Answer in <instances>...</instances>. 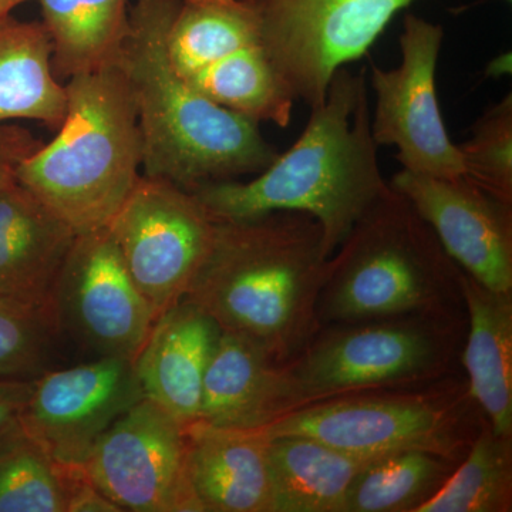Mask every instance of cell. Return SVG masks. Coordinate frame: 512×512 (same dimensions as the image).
Wrapping results in <instances>:
<instances>
[{
    "label": "cell",
    "instance_id": "cell-1",
    "mask_svg": "<svg viewBox=\"0 0 512 512\" xmlns=\"http://www.w3.org/2000/svg\"><path fill=\"white\" fill-rule=\"evenodd\" d=\"M372 134L366 69L342 67L301 136L249 181L204 185L192 194L217 221H245L278 211L319 222L332 256L356 222L389 191Z\"/></svg>",
    "mask_w": 512,
    "mask_h": 512
},
{
    "label": "cell",
    "instance_id": "cell-2",
    "mask_svg": "<svg viewBox=\"0 0 512 512\" xmlns=\"http://www.w3.org/2000/svg\"><path fill=\"white\" fill-rule=\"evenodd\" d=\"M329 258L319 222L303 212L217 221L210 254L185 299L222 330L288 362L322 328L318 306Z\"/></svg>",
    "mask_w": 512,
    "mask_h": 512
},
{
    "label": "cell",
    "instance_id": "cell-3",
    "mask_svg": "<svg viewBox=\"0 0 512 512\" xmlns=\"http://www.w3.org/2000/svg\"><path fill=\"white\" fill-rule=\"evenodd\" d=\"M181 0H134L121 64L136 103L144 175L187 191L259 174L279 151L259 124L224 109L178 73L167 37Z\"/></svg>",
    "mask_w": 512,
    "mask_h": 512
},
{
    "label": "cell",
    "instance_id": "cell-4",
    "mask_svg": "<svg viewBox=\"0 0 512 512\" xmlns=\"http://www.w3.org/2000/svg\"><path fill=\"white\" fill-rule=\"evenodd\" d=\"M56 137L20 165L16 181L76 232L106 228L143 165L137 109L121 59L64 84Z\"/></svg>",
    "mask_w": 512,
    "mask_h": 512
},
{
    "label": "cell",
    "instance_id": "cell-5",
    "mask_svg": "<svg viewBox=\"0 0 512 512\" xmlns=\"http://www.w3.org/2000/svg\"><path fill=\"white\" fill-rule=\"evenodd\" d=\"M318 315L320 326L412 315L466 319L461 268L390 187L330 256Z\"/></svg>",
    "mask_w": 512,
    "mask_h": 512
},
{
    "label": "cell",
    "instance_id": "cell-6",
    "mask_svg": "<svg viewBox=\"0 0 512 512\" xmlns=\"http://www.w3.org/2000/svg\"><path fill=\"white\" fill-rule=\"evenodd\" d=\"M467 318L399 316L322 326L278 366V419L336 397L457 376ZM275 421V420H274Z\"/></svg>",
    "mask_w": 512,
    "mask_h": 512
},
{
    "label": "cell",
    "instance_id": "cell-7",
    "mask_svg": "<svg viewBox=\"0 0 512 512\" xmlns=\"http://www.w3.org/2000/svg\"><path fill=\"white\" fill-rule=\"evenodd\" d=\"M485 417L466 379L336 397L279 417L266 436H305L349 453L382 457L429 451L460 461Z\"/></svg>",
    "mask_w": 512,
    "mask_h": 512
},
{
    "label": "cell",
    "instance_id": "cell-8",
    "mask_svg": "<svg viewBox=\"0 0 512 512\" xmlns=\"http://www.w3.org/2000/svg\"><path fill=\"white\" fill-rule=\"evenodd\" d=\"M107 228L157 319L187 296L217 221L192 192L141 174Z\"/></svg>",
    "mask_w": 512,
    "mask_h": 512
},
{
    "label": "cell",
    "instance_id": "cell-9",
    "mask_svg": "<svg viewBox=\"0 0 512 512\" xmlns=\"http://www.w3.org/2000/svg\"><path fill=\"white\" fill-rule=\"evenodd\" d=\"M414 0H258L262 45L296 100L322 104L333 76L365 56Z\"/></svg>",
    "mask_w": 512,
    "mask_h": 512
},
{
    "label": "cell",
    "instance_id": "cell-10",
    "mask_svg": "<svg viewBox=\"0 0 512 512\" xmlns=\"http://www.w3.org/2000/svg\"><path fill=\"white\" fill-rule=\"evenodd\" d=\"M444 29L407 13L400 35L402 62L394 69L372 64L370 86L376 96L372 134L377 146L397 148L403 170L431 177L464 175L457 144L448 136L436 73Z\"/></svg>",
    "mask_w": 512,
    "mask_h": 512
},
{
    "label": "cell",
    "instance_id": "cell-11",
    "mask_svg": "<svg viewBox=\"0 0 512 512\" xmlns=\"http://www.w3.org/2000/svg\"><path fill=\"white\" fill-rule=\"evenodd\" d=\"M80 468L120 511L201 512L188 480L184 426L147 397L101 434Z\"/></svg>",
    "mask_w": 512,
    "mask_h": 512
},
{
    "label": "cell",
    "instance_id": "cell-12",
    "mask_svg": "<svg viewBox=\"0 0 512 512\" xmlns=\"http://www.w3.org/2000/svg\"><path fill=\"white\" fill-rule=\"evenodd\" d=\"M57 332L99 356L134 362L150 335L156 315L130 272L109 228L84 232L74 239L53 298Z\"/></svg>",
    "mask_w": 512,
    "mask_h": 512
},
{
    "label": "cell",
    "instance_id": "cell-13",
    "mask_svg": "<svg viewBox=\"0 0 512 512\" xmlns=\"http://www.w3.org/2000/svg\"><path fill=\"white\" fill-rule=\"evenodd\" d=\"M141 397L131 360L99 356L32 380L19 423L57 464L80 467L101 434Z\"/></svg>",
    "mask_w": 512,
    "mask_h": 512
},
{
    "label": "cell",
    "instance_id": "cell-14",
    "mask_svg": "<svg viewBox=\"0 0 512 512\" xmlns=\"http://www.w3.org/2000/svg\"><path fill=\"white\" fill-rule=\"evenodd\" d=\"M389 184L433 229L458 268L491 291L512 293V202L466 175L441 178L402 170Z\"/></svg>",
    "mask_w": 512,
    "mask_h": 512
},
{
    "label": "cell",
    "instance_id": "cell-15",
    "mask_svg": "<svg viewBox=\"0 0 512 512\" xmlns=\"http://www.w3.org/2000/svg\"><path fill=\"white\" fill-rule=\"evenodd\" d=\"M188 480L201 512H275L269 437L195 420L184 427Z\"/></svg>",
    "mask_w": 512,
    "mask_h": 512
},
{
    "label": "cell",
    "instance_id": "cell-16",
    "mask_svg": "<svg viewBox=\"0 0 512 512\" xmlns=\"http://www.w3.org/2000/svg\"><path fill=\"white\" fill-rule=\"evenodd\" d=\"M221 328L183 299L158 316L133 365L143 396L183 426L198 420L202 389Z\"/></svg>",
    "mask_w": 512,
    "mask_h": 512
},
{
    "label": "cell",
    "instance_id": "cell-17",
    "mask_svg": "<svg viewBox=\"0 0 512 512\" xmlns=\"http://www.w3.org/2000/svg\"><path fill=\"white\" fill-rule=\"evenodd\" d=\"M76 237L69 225L18 181L3 188L0 296L26 303L53 318L57 281Z\"/></svg>",
    "mask_w": 512,
    "mask_h": 512
},
{
    "label": "cell",
    "instance_id": "cell-18",
    "mask_svg": "<svg viewBox=\"0 0 512 512\" xmlns=\"http://www.w3.org/2000/svg\"><path fill=\"white\" fill-rule=\"evenodd\" d=\"M467 329L461 366L491 429L512 437V293L491 291L461 269Z\"/></svg>",
    "mask_w": 512,
    "mask_h": 512
},
{
    "label": "cell",
    "instance_id": "cell-19",
    "mask_svg": "<svg viewBox=\"0 0 512 512\" xmlns=\"http://www.w3.org/2000/svg\"><path fill=\"white\" fill-rule=\"evenodd\" d=\"M278 366L247 336L221 329L198 420L232 429H262L278 419Z\"/></svg>",
    "mask_w": 512,
    "mask_h": 512
},
{
    "label": "cell",
    "instance_id": "cell-20",
    "mask_svg": "<svg viewBox=\"0 0 512 512\" xmlns=\"http://www.w3.org/2000/svg\"><path fill=\"white\" fill-rule=\"evenodd\" d=\"M377 458L311 437H271L275 512H343L353 481Z\"/></svg>",
    "mask_w": 512,
    "mask_h": 512
},
{
    "label": "cell",
    "instance_id": "cell-21",
    "mask_svg": "<svg viewBox=\"0 0 512 512\" xmlns=\"http://www.w3.org/2000/svg\"><path fill=\"white\" fill-rule=\"evenodd\" d=\"M53 45L43 22L0 19V124L35 120L59 130L67 94L52 64Z\"/></svg>",
    "mask_w": 512,
    "mask_h": 512
},
{
    "label": "cell",
    "instance_id": "cell-22",
    "mask_svg": "<svg viewBox=\"0 0 512 512\" xmlns=\"http://www.w3.org/2000/svg\"><path fill=\"white\" fill-rule=\"evenodd\" d=\"M57 79L119 62L130 32L128 0H37Z\"/></svg>",
    "mask_w": 512,
    "mask_h": 512
},
{
    "label": "cell",
    "instance_id": "cell-23",
    "mask_svg": "<svg viewBox=\"0 0 512 512\" xmlns=\"http://www.w3.org/2000/svg\"><path fill=\"white\" fill-rule=\"evenodd\" d=\"M262 43L258 0H181L168 30L171 63L184 77Z\"/></svg>",
    "mask_w": 512,
    "mask_h": 512
},
{
    "label": "cell",
    "instance_id": "cell-24",
    "mask_svg": "<svg viewBox=\"0 0 512 512\" xmlns=\"http://www.w3.org/2000/svg\"><path fill=\"white\" fill-rule=\"evenodd\" d=\"M205 97L255 123L285 128L295 97L262 43H256L185 77Z\"/></svg>",
    "mask_w": 512,
    "mask_h": 512
},
{
    "label": "cell",
    "instance_id": "cell-25",
    "mask_svg": "<svg viewBox=\"0 0 512 512\" xmlns=\"http://www.w3.org/2000/svg\"><path fill=\"white\" fill-rule=\"evenodd\" d=\"M458 463L417 450L379 457L353 481L343 512H419Z\"/></svg>",
    "mask_w": 512,
    "mask_h": 512
},
{
    "label": "cell",
    "instance_id": "cell-26",
    "mask_svg": "<svg viewBox=\"0 0 512 512\" xmlns=\"http://www.w3.org/2000/svg\"><path fill=\"white\" fill-rule=\"evenodd\" d=\"M512 437L484 421L443 487L419 512H511Z\"/></svg>",
    "mask_w": 512,
    "mask_h": 512
},
{
    "label": "cell",
    "instance_id": "cell-27",
    "mask_svg": "<svg viewBox=\"0 0 512 512\" xmlns=\"http://www.w3.org/2000/svg\"><path fill=\"white\" fill-rule=\"evenodd\" d=\"M0 512H66L63 466L19 420L0 431Z\"/></svg>",
    "mask_w": 512,
    "mask_h": 512
},
{
    "label": "cell",
    "instance_id": "cell-28",
    "mask_svg": "<svg viewBox=\"0 0 512 512\" xmlns=\"http://www.w3.org/2000/svg\"><path fill=\"white\" fill-rule=\"evenodd\" d=\"M457 148L467 178L512 202L511 93L484 111L471 128V136Z\"/></svg>",
    "mask_w": 512,
    "mask_h": 512
},
{
    "label": "cell",
    "instance_id": "cell-29",
    "mask_svg": "<svg viewBox=\"0 0 512 512\" xmlns=\"http://www.w3.org/2000/svg\"><path fill=\"white\" fill-rule=\"evenodd\" d=\"M56 332L49 313L0 296V380H29L39 372Z\"/></svg>",
    "mask_w": 512,
    "mask_h": 512
},
{
    "label": "cell",
    "instance_id": "cell-30",
    "mask_svg": "<svg viewBox=\"0 0 512 512\" xmlns=\"http://www.w3.org/2000/svg\"><path fill=\"white\" fill-rule=\"evenodd\" d=\"M42 146L25 128L0 124V191L16 183L20 165Z\"/></svg>",
    "mask_w": 512,
    "mask_h": 512
},
{
    "label": "cell",
    "instance_id": "cell-31",
    "mask_svg": "<svg viewBox=\"0 0 512 512\" xmlns=\"http://www.w3.org/2000/svg\"><path fill=\"white\" fill-rule=\"evenodd\" d=\"M30 389L32 380H0V431L19 420Z\"/></svg>",
    "mask_w": 512,
    "mask_h": 512
},
{
    "label": "cell",
    "instance_id": "cell-32",
    "mask_svg": "<svg viewBox=\"0 0 512 512\" xmlns=\"http://www.w3.org/2000/svg\"><path fill=\"white\" fill-rule=\"evenodd\" d=\"M26 2L30 0H0V19L5 18L13 9Z\"/></svg>",
    "mask_w": 512,
    "mask_h": 512
}]
</instances>
